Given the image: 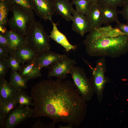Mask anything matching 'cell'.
I'll list each match as a JSON object with an SVG mask.
<instances>
[{
  "label": "cell",
  "instance_id": "1",
  "mask_svg": "<svg viewBox=\"0 0 128 128\" xmlns=\"http://www.w3.org/2000/svg\"><path fill=\"white\" fill-rule=\"evenodd\" d=\"M31 94L33 118L46 117L55 123L63 122L77 127L85 118L86 101L71 80L50 78L42 81L33 86Z\"/></svg>",
  "mask_w": 128,
  "mask_h": 128
},
{
  "label": "cell",
  "instance_id": "3",
  "mask_svg": "<svg viewBox=\"0 0 128 128\" xmlns=\"http://www.w3.org/2000/svg\"><path fill=\"white\" fill-rule=\"evenodd\" d=\"M11 11L13 16L8 22L10 30L26 37L35 20L33 11L13 5Z\"/></svg>",
  "mask_w": 128,
  "mask_h": 128
},
{
  "label": "cell",
  "instance_id": "14",
  "mask_svg": "<svg viewBox=\"0 0 128 128\" xmlns=\"http://www.w3.org/2000/svg\"><path fill=\"white\" fill-rule=\"evenodd\" d=\"M102 24L108 25L118 20L119 14L117 7L109 5H101Z\"/></svg>",
  "mask_w": 128,
  "mask_h": 128
},
{
  "label": "cell",
  "instance_id": "32",
  "mask_svg": "<svg viewBox=\"0 0 128 128\" xmlns=\"http://www.w3.org/2000/svg\"><path fill=\"white\" fill-rule=\"evenodd\" d=\"M122 10L119 11L124 20L128 23V0H127L123 6Z\"/></svg>",
  "mask_w": 128,
  "mask_h": 128
},
{
  "label": "cell",
  "instance_id": "30",
  "mask_svg": "<svg viewBox=\"0 0 128 128\" xmlns=\"http://www.w3.org/2000/svg\"><path fill=\"white\" fill-rule=\"evenodd\" d=\"M116 23V24L115 25V27L124 34L128 35V23H121L119 20Z\"/></svg>",
  "mask_w": 128,
  "mask_h": 128
},
{
  "label": "cell",
  "instance_id": "23",
  "mask_svg": "<svg viewBox=\"0 0 128 128\" xmlns=\"http://www.w3.org/2000/svg\"><path fill=\"white\" fill-rule=\"evenodd\" d=\"M71 2L78 12L85 15L93 4L90 0H72Z\"/></svg>",
  "mask_w": 128,
  "mask_h": 128
},
{
  "label": "cell",
  "instance_id": "6",
  "mask_svg": "<svg viewBox=\"0 0 128 128\" xmlns=\"http://www.w3.org/2000/svg\"><path fill=\"white\" fill-rule=\"evenodd\" d=\"M76 63L75 59L65 55L48 67L49 72L47 77L50 78L52 77H55L57 79L64 80L67 77L68 74H69L72 69Z\"/></svg>",
  "mask_w": 128,
  "mask_h": 128
},
{
  "label": "cell",
  "instance_id": "20",
  "mask_svg": "<svg viewBox=\"0 0 128 128\" xmlns=\"http://www.w3.org/2000/svg\"><path fill=\"white\" fill-rule=\"evenodd\" d=\"M12 53L22 64L33 60L36 54L27 46L15 50Z\"/></svg>",
  "mask_w": 128,
  "mask_h": 128
},
{
  "label": "cell",
  "instance_id": "11",
  "mask_svg": "<svg viewBox=\"0 0 128 128\" xmlns=\"http://www.w3.org/2000/svg\"><path fill=\"white\" fill-rule=\"evenodd\" d=\"M65 55L60 54L50 50H46L36 53L34 60L37 67L41 69L44 68L48 67Z\"/></svg>",
  "mask_w": 128,
  "mask_h": 128
},
{
  "label": "cell",
  "instance_id": "28",
  "mask_svg": "<svg viewBox=\"0 0 128 128\" xmlns=\"http://www.w3.org/2000/svg\"><path fill=\"white\" fill-rule=\"evenodd\" d=\"M9 68L7 59H0V79L5 78Z\"/></svg>",
  "mask_w": 128,
  "mask_h": 128
},
{
  "label": "cell",
  "instance_id": "31",
  "mask_svg": "<svg viewBox=\"0 0 128 128\" xmlns=\"http://www.w3.org/2000/svg\"><path fill=\"white\" fill-rule=\"evenodd\" d=\"M56 123L52 121L49 125H46L39 121H38L32 127V128H54Z\"/></svg>",
  "mask_w": 128,
  "mask_h": 128
},
{
  "label": "cell",
  "instance_id": "13",
  "mask_svg": "<svg viewBox=\"0 0 128 128\" xmlns=\"http://www.w3.org/2000/svg\"><path fill=\"white\" fill-rule=\"evenodd\" d=\"M51 22L53 28L49 35L50 37L63 47L67 52L75 49L77 46L70 44L65 36L59 30L57 24L52 21Z\"/></svg>",
  "mask_w": 128,
  "mask_h": 128
},
{
  "label": "cell",
  "instance_id": "22",
  "mask_svg": "<svg viewBox=\"0 0 128 128\" xmlns=\"http://www.w3.org/2000/svg\"><path fill=\"white\" fill-rule=\"evenodd\" d=\"M9 83L16 89L20 90L26 88L27 80L17 71L11 70L10 73Z\"/></svg>",
  "mask_w": 128,
  "mask_h": 128
},
{
  "label": "cell",
  "instance_id": "26",
  "mask_svg": "<svg viewBox=\"0 0 128 128\" xmlns=\"http://www.w3.org/2000/svg\"><path fill=\"white\" fill-rule=\"evenodd\" d=\"M6 59L9 68L11 70L17 71L20 70L21 66V63L12 53L10 54Z\"/></svg>",
  "mask_w": 128,
  "mask_h": 128
},
{
  "label": "cell",
  "instance_id": "25",
  "mask_svg": "<svg viewBox=\"0 0 128 128\" xmlns=\"http://www.w3.org/2000/svg\"><path fill=\"white\" fill-rule=\"evenodd\" d=\"M12 5H15L23 9L33 11L31 0H9Z\"/></svg>",
  "mask_w": 128,
  "mask_h": 128
},
{
  "label": "cell",
  "instance_id": "7",
  "mask_svg": "<svg viewBox=\"0 0 128 128\" xmlns=\"http://www.w3.org/2000/svg\"><path fill=\"white\" fill-rule=\"evenodd\" d=\"M33 109L28 106L18 105L12 110L7 116L3 128H14L32 116Z\"/></svg>",
  "mask_w": 128,
  "mask_h": 128
},
{
  "label": "cell",
  "instance_id": "5",
  "mask_svg": "<svg viewBox=\"0 0 128 128\" xmlns=\"http://www.w3.org/2000/svg\"><path fill=\"white\" fill-rule=\"evenodd\" d=\"M76 89L86 101L91 99L94 92L89 80L86 75L84 69L80 67L74 66L70 73Z\"/></svg>",
  "mask_w": 128,
  "mask_h": 128
},
{
  "label": "cell",
  "instance_id": "17",
  "mask_svg": "<svg viewBox=\"0 0 128 128\" xmlns=\"http://www.w3.org/2000/svg\"><path fill=\"white\" fill-rule=\"evenodd\" d=\"M41 69L37 66L34 60L21 65L18 73L27 81L42 76Z\"/></svg>",
  "mask_w": 128,
  "mask_h": 128
},
{
  "label": "cell",
  "instance_id": "18",
  "mask_svg": "<svg viewBox=\"0 0 128 128\" xmlns=\"http://www.w3.org/2000/svg\"><path fill=\"white\" fill-rule=\"evenodd\" d=\"M19 91L12 87L5 78L0 79V105L16 97Z\"/></svg>",
  "mask_w": 128,
  "mask_h": 128
},
{
  "label": "cell",
  "instance_id": "16",
  "mask_svg": "<svg viewBox=\"0 0 128 128\" xmlns=\"http://www.w3.org/2000/svg\"><path fill=\"white\" fill-rule=\"evenodd\" d=\"M5 34L8 41L11 53L26 46V36L11 30H7Z\"/></svg>",
  "mask_w": 128,
  "mask_h": 128
},
{
  "label": "cell",
  "instance_id": "4",
  "mask_svg": "<svg viewBox=\"0 0 128 128\" xmlns=\"http://www.w3.org/2000/svg\"><path fill=\"white\" fill-rule=\"evenodd\" d=\"M49 38L41 22L35 20L26 36V46L36 53L50 50Z\"/></svg>",
  "mask_w": 128,
  "mask_h": 128
},
{
  "label": "cell",
  "instance_id": "27",
  "mask_svg": "<svg viewBox=\"0 0 128 128\" xmlns=\"http://www.w3.org/2000/svg\"><path fill=\"white\" fill-rule=\"evenodd\" d=\"M127 0H97V3L101 5H109L117 7L122 6Z\"/></svg>",
  "mask_w": 128,
  "mask_h": 128
},
{
  "label": "cell",
  "instance_id": "19",
  "mask_svg": "<svg viewBox=\"0 0 128 128\" xmlns=\"http://www.w3.org/2000/svg\"><path fill=\"white\" fill-rule=\"evenodd\" d=\"M13 5L9 0H0V32L5 33L8 24V16Z\"/></svg>",
  "mask_w": 128,
  "mask_h": 128
},
{
  "label": "cell",
  "instance_id": "24",
  "mask_svg": "<svg viewBox=\"0 0 128 128\" xmlns=\"http://www.w3.org/2000/svg\"><path fill=\"white\" fill-rule=\"evenodd\" d=\"M16 98L18 105L28 107L33 106L32 97L29 96L26 92L23 90H19L18 92Z\"/></svg>",
  "mask_w": 128,
  "mask_h": 128
},
{
  "label": "cell",
  "instance_id": "29",
  "mask_svg": "<svg viewBox=\"0 0 128 128\" xmlns=\"http://www.w3.org/2000/svg\"><path fill=\"white\" fill-rule=\"evenodd\" d=\"M0 47L10 50L8 41L5 33L0 32Z\"/></svg>",
  "mask_w": 128,
  "mask_h": 128
},
{
  "label": "cell",
  "instance_id": "9",
  "mask_svg": "<svg viewBox=\"0 0 128 128\" xmlns=\"http://www.w3.org/2000/svg\"><path fill=\"white\" fill-rule=\"evenodd\" d=\"M88 65L92 72V77L89 80L94 91H95L99 96L102 95L105 83L104 67L103 63L100 61L98 62L96 67L93 68Z\"/></svg>",
  "mask_w": 128,
  "mask_h": 128
},
{
  "label": "cell",
  "instance_id": "34",
  "mask_svg": "<svg viewBox=\"0 0 128 128\" xmlns=\"http://www.w3.org/2000/svg\"><path fill=\"white\" fill-rule=\"evenodd\" d=\"M59 127L60 128H72L73 126L70 124H68V125L64 126L59 125Z\"/></svg>",
  "mask_w": 128,
  "mask_h": 128
},
{
  "label": "cell",
  "instance_id": "35",
  "mask_svg": "<svg viewBox=\"0 0 128 128\" xmlns=\"http://www.w3.org/2000/svg\"><path fill=\"white\" fill-rule=\"evenodd\" d=\"M92 3H97V0H90Z\"/></svg>",
  "mask_w": 128,
  "mask_h": 128
},
{
  "label": "cell",
  "instance_id": "33",
  "mask_svg": "<svg viewBox=\"0 0 128 128\" xmlns=\"http://www.w3.org/2000/svg\"><path fill=\"white\" fill-rule=\"evenodd\" d=\"M11 53L10 50L0 47V59H6Z\"/></svg>",
  "mask_w": 128,
  "mask_h": 128
},
{
  "label": "cell",
  "instance_id": "15",
  "mask_svg": "<svg viewBox=\"0 0 128 128\" xmlns=\"http://www.w3.org/2000/svg\"><path fill=\"white\" fill-rule=\"evenodd\" d=\"M85 15L92 30L99 28L102 24L101 5L97 3L92 4Z\"/></svg>",
  "mask_w": 128,
  "mask_h": 128
},
{
  "label": "cell",
  "instance_id": "2",
  "mask_svg": "<svg viewBox=\"0 0 128 128\" xmlns=\"http://www.w3.org/2000/svg\"><path fill=\"white\" fill-rule=\"evenodd\" d=\"M87 53L92 57L119 56L128 48V35L125 34L98 38H86L84 41Z\"/></svg>",
  "mask_w": 128,
  "mask_h": 128
},
{
  "label": "cell",
  "instance_id": "21",
  "mask_svg": "<svg viewBox=\"0 0 128 128\" xmlns=\"http://www.w3.org/2000/svg\"><path fill=\"white\" fill-rule=\"evenodd\" d=\"M18 104L16 96L0 105V127H3L7 116L12 110L17 106Z\"/></svg>",
  "mask_w": 128,
  "mask_h": 128
},
{
  "label": "cell",
  "instance_id": "12",
  "mask_svg": "<svg viewBox=\"0 0 128 128\" xmlns=\"http://www.w3.org/2000/svg\"><path fill=\"white\" fill-rule=\"evenodd\" d=\"M55 12L66 20H72L73 9L69 0H52Z\"/></svg>",
  "mask_w": 128,
  "mask_h": 128
},
{
  "label": "cell",
  "instance_id": "8",
  "mask_svg": "<svg viewBox=\"0 0 128 128\" xmlns=\"http://www.w3.org/2000/svg\"><path fill=\"white\" fill-rule=\"evenodd\" d=\"M33 10L41 19L52 21V17L55 12L52 0H31Z\"/></svg>",
  "mask_w": 128,
  "mask_h": 128
},
{
  "label": "cell",
  "instance_id": "10",
  "mask_svg": "<svg viewBox=\"0 0 128 128\" xmlns=\"http://www.w3.org/2000/svg\"><path fill=\"white\" fill-rule=\"evenodd\" d=\"M72 14L73 30L81 36L92 30L89 22L85 15L78 12L73 9Z\"/></svg>",
  "mask_w": 128,
  "mask_h": 128
}]
</instances>
